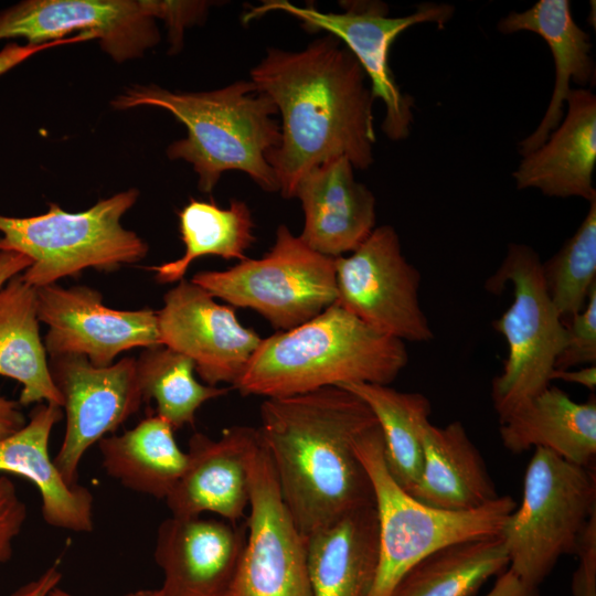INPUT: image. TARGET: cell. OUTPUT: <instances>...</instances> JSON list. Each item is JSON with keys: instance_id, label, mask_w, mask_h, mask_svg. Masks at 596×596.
Instances as JSON below:
<instances>
[{"instance_id": "1", "label": "cell", "mask_w": 596, "mask_h": 596, "mask_svg": "<svg viewBox=\"0 0 596 596\" xmlns=\"http://www.w3.org/2000/svg\"><path fill=\"white\" fill-rule=\"evenodd\" d=\"M251 81L281 114L280 142L267 161L285 199L295 198L300 180L332 159L348 158L356 169L372 164L374 97L339 39L328 34L298 52L268 49Z\"/></svg>"}, {"instance_id": "2", "label": "cell", "mask_w": 596, "mask_h": 596, "mask_svg": "<svg viewBox=\"0 0 596 596\" xmlns=\"http://www.w3.org/2000/svg\"><path fill=\"white\" fill-rule=\"evenodd\" d=\"M259 415L283 498L306 538L354 510L375 507L354 444L377 422L359 396L328 386L268 397Z\"/></svg>"}, {"instance_id": "3", "label": "cell", "mask_w": 596, "mask_h": 596, "mask_svg": "<svg viewBox=\"0 0 596 596\" xmlns=\"http://www.w3.org/2000/svg\"><path fill=\"white\" fill-rule=\"evenodd\" d=\"M407 363L405 342L336 301L302 324L262 339L233 387L268 398L352 383L390 385Z\"/></svg>"}, {"instance_id": "4", "label": "cell", "mask_w": 596, "mask_h": 596, "mask_svg": "<svg viewBox=\"0 0 596 596\" xmlns=\"http://www.w3.org/2000/svg\"><path fill=\"white\" fill-rule=\"evenodd\" d=\"M111 106L119 110L155 106L170 111L188 130L167 149L170 159L192 164L202 192L210 193L223 172L247 173L263 190L278 191L267 161L280 142L273 100L249 81L211 92H170L155 84L132 85Z\"/></svg>"}, {"instance_id": "5", "label": "cell", "mask_w": 596, "mask_h": 596, "mask_svg": "<svg viewBox=\"0 0 596 596\" xmlns=\"http://www.w3.org/2000/svg\"><path fill=\"white\" fill-rule=\"evenodd\" d=\"M354 449L372 482L379 523V563L369 596H390L406 571L440 547L499 536L517 507L510 496L468 511L439 510L419 502L392 478L379 425L360 436Z\"/></svg>"}, {"instance_id": "6", "label": "cell", "mask_w": 596, "mask_h": 596, "mask_svg": "<svg viewBox=\"0 0 596 596\" xmlns=\"http://www.w3.org/2000/svg\"><path fill=\"white\" fill-rule=\"evenodd\" d=\"M596 515L594 470L534 448L526 467L521 504L507 518L500 539L509 566L539 590L563 555L575 554Z\"/></svg>"}, {"instance_id": "7", "label": "cell", "mask_w": 596, "mask_h": 596, "mask_svg": "<svg viewBox=\"0 0 596 596\" xmlns=\"http://www.w3.org/2000/svg\"><path fill=\"white\" fill-rule=\"evenodd\" d=\"M138 194L136 189L126 190L77 213L50 203L47 212L36 216L0 215V251L21 253L31 259L20 276L34 288L77 276L86 268L113 272L139 262L146 257L148 245L120 223Z\"/></svg>"}, {"instance_id": "8", "label": "cell", "mask_w": 596, "mask_h": 596, "mask_svg": "<svg viewBox=\"0 0 596 596\" xmlns=\"http://www.w3.org/2000/svg\"><path fill=\"white\" fill-rule=\"evenodd\" d=\"M511 286L513 299L492 322L508 345L501 372L493 377L491 398L499 421L551 385L565 341V323L546 290L542 262L529 245L511 243L485 289L500 295Z\"/></svg>"}, {"instance_id": "9", "label": "cell", "mask_w": 596, "mask_h": 596, "mask_svg": "<svg viewBox=\"0 0 596 596\" xmlns=\"http://www.w3.org/2000/svg\"><path fill=\"white\" fill-rule=\"evenodd\" d=\"M191 280L233 308L256 311L278 331L318 316L338 297L334 258L311 249L284 224L263 257L199 272Z\"/></svg>"}, {"instance_id": "10", "label": "cell", "mask_w": 596, "mask_h": 596, "mask_svg": "<svg viewBox=\"0 0 596 596\" xmlns=\"http://www.w3.org/2000/svg\"><path fill=\"white\" fill-rule=\"evenodd\" d=\"M343 12L323 13L313 4L298 7L285 0H269L252 8L243 22L272 11H283L298 19L309 32L326 31L336 36L354 55L371 82V92L385 105L382 130L391 140L408 137L413 123L414 99L401 92L390 68L392 43L406 29L433 22L439 29L450 20L454 7L426 2L406 17L392 18L387 4L381 1H342Z\"/></svg>"}, {"instance_id": "11", "label": "cell", "mask_w": 596, "mask_h": 596, "mask_svg": "<svg viewBox=\"0 0 596 596\" xmlns=\"http://www.w3.org/2000/svg\"><path fill=\"white\" fill-rule=\"evenodd\" d=\"M248 510L243 552L224 596H311L306 536L285 503L260 433L249 456Z\"/></svg>"}, {"instance_id": "12", "label": "cell", "mask_w": 596, "mask_h": 596, "mask_svg": "<svg viewBox=\"0 0 596 596\" xmlns=\"http://www.w3.org/2000/svg\"><path fill=\"white\" fill-rule=\"evenodd\" d=\"M337 302L381 333L403 342H429L421 274L403 255L391 225L376 226L350 255L334 258Z\"/></svg>"}, {"instance_id": "13", "label": "cell", "mask_w": 596, "mask_h": 596, "mask_svg": "<svg viewBox=\"0 0 596 596\" xmlns=\"http://www.w3.org/2000/svg\"><path fill=\"white\" fill-rule=\"evenodd\" d=\"M49 366L66 413L64 438L53 460L73 486L86 450L115 432L143 402L136 359L96 366L83 355H60L52 356Z\"/></svg>"}, {"instance_id": "14", "label": "cell", "mask_w": 596, "mask_h": 596, "mask_svg": "<svg viewBox=\"0 0 596 596\" xmlns=\"http://www.w3.org/2000/svg\"><path fill=\"white\" fill-rule=\"evenodd\" d=\"M72 32L98 40L117 62L142 56L160 39L149 0H29L0 13V40L42 45Z\"/></svg>"}, {"instance_id": "15", "label": "cell", "mask_w": 596, "mask_h": 596, "mask_svg": "<svg viewBox=\"0 0 596 596\" xmlns=\"http://www.w3.org/2000/svg\"><path fill=\"white\" fill-rule=\"evenodd\" d=\"M36 289L38 318L47 326L44 347L50 356L83 355L108 366L124 351L161 345L157 312L116 310L86 286L51 284Z\"/></svg>"}, {"instance_id": "16", "label": "cell", "mask_w": 596, "mask_h": 596, "mask_svg": "<svg viewBox=\"0 0 596 596\" xmlns=\"http://www.w3.org/2000/svg\"><path fill=\"white\" fill-rule=\"evenodd\" d=\"M161 345L193 361L211 386L234 385L262 338L238 320L235 308L220 305L192 280L181 279L157 311Z\"/></svg>"}, {"instance_id": "17", "label": "cell", "mask_w": 596, "mask_h": 596, "mask_svg": "<svg viewBox=\"0 0 596 596\" xmlns=\"http://www.w3.org/2000/svg\"><path fill=\"white\" fill-rule=\"evenodd\" d=\"M246 534L235 523L175 517L158 529L155 560L166 596H224L235 575Z\"/></svg>"}, {"instance_id": "18", "label": "cell", "mask_w": 596, "mask_h": 596, "mask_svg": "<svg viewBox=\"0 0 596 596\" xmlns=\"http://www.w3.org/2000/svg\"><path fill=\"white\" fill-rule=\"evenodd\" d=\"M258 428L232 426L219 439L195 433L189 440L188 465L164 499L172 515L219 514L235 523L249 505V456Z\"/></svg>"}, {"instance_id": "19", "label": "cell", "mask_w": 596, "mask_h": 596, "mask_svg": "<svg viewBox=\"0 0 596 596\" xmlns=\"http://www.w3.org/2000/svg\"><path fill=\"white\" fill-rule=\"evenodd\" d=\"M295 198L305 217L299 236L322 255L336 258L352 253L376 227L375 198L355 180L348 158L312 169L300 180Z\"/></svg>"}, {"instance_id": "20", "label": "cell", "mask_w": 596, "mask_h": 596, "mask_svg": "<svg viewBox=\"0 0 596 596\" xmlns=\"http://www.w3.org/2000/svg\"><path fill=\"white\" fill-rule=\"evenodd\" d=\"M566 116L546 141L524 156L512 173L517 188L539 189L547 196L596 200V96L590 89L570 91Z\"/></svg>"}, {"instance_id": "21", "label": "cell", "mask_w": 596, "mask_h": 596, "mask_svg": "<svg viewBox=\"0 0 596 596\" xmlns=\"http://www.w3.org/2000/svg\"><path fill=\"white\" fill-rule=\"evenodd\" d=\"M62 417V407L38 404L21 429L0 440V473L23 477L38 488L47 524L87 533L94 530L93 494L78 483L68 485L49 454L51 432Z\"/></svg>"}, {"instance_id": "22", "label": "cell", "mask_w": 596, "mask_h": 596, "mask_svg": "<svg viewBox=\"0 0 596 596\" xmlns=\"http://www.w3.org/2000/svg\"><path fill=\"white\" fill-rule=\"evenodd\" d=\"M498 30L503 34L536 33L546 42L554 58L555 83L550 104L536 129L519 142L524 157L541 147L562 121L570 82L594 85L593 45L589 35L574 21L568 0H540L525 11H512L500 20Z\"/></svg>"}, {"instance_id": "23", "label": "cell", "mask_w": 596, "mask_h": 596, "mask_svg": "<svg viewBox=\"0 0 596 596\" xmlns=\"http://www.w3.org/2000/svg\"><path fill=\"white\" fill-rule=\"evenodd\" d=\"M423 461L409 494L446 511L480 508L499 494L485 460L459 421L444 427L427 421L422 426Z\"/></svg>"}, {"instance_id": "24", "label": "cell", "mask_w": 596, "mask_h": 596, "mask_svg": "<svg viewBox=\"0 0 596 596\" xmlns=\"http://www.w3.org/2000/svg\"><path fill=\"white\" fill-rule=\"evenodd\" d=\"M499 423L502 445L511 453L544 448L575 465L589 469L594 466V396L578 403L561 389L550 385Z\"/></svg>"}, {"instance_id": "25", "label": "cell", "mask_w": 596, "mask_h": 596, "mask_svg": "<svg viewBox=\"0 0 596 596\" xmlns=\"http://www.w3.org/2000/svg\"><path fill=\"white\" fill-rule=\"evenodd\" d=\"M311 596H369L379 563L375 507L354 510L306 538Z\"/></svg>"}, {"instance_id": "26", "label": "cell", "mask_w": 596, "mask_h": 596, "mask_svg": "<svg viewBox=\"0 0 596 596\" xmlns=\"http://www.w3.org/2000/svg\"><path fill=\"white\" fill-rule=\"evenodd\" d=\"M36 289L20 275L0 288V375L21 385L19 403L63 407L39 333Z\"/></svg>"}, {"instance_id": "27", "label": "cell", "mask_w": 596, "mask_h": 596, "mask_svg": "<svg viewBox=\"0 0 596 596\" xmlns=\"http://www.w3.org/2000/svg\"><path fill=\"white\" fill-rule=\"evenodd\" d=\"M173 433L156 414L121 435L104 437L98 441L103 468L130 490L166 499L188 465Z\"/></svg>"}, {"instance_id": "28", "label": "cell", "mask_w": 596, "mask_h": 596, "mask_svg": "<svg viewBox=\"0 0 596 596\" xmlns=\"http://www.w3.org/2000/svg\"><path fill=\"white\" fill-rule=\"evenodd\" d=\"M508 566L500 536L448 544L406 571L390 596H475Z\"/></svg>"}, {"instance_id": "29", "label": "cell", "mask_w": 596, "mask_h": 596, "mask_svg": "<svg viewBox=\"0 0 596 596\" xmlns=\"http://www.w3.org/2000/svg\"><path fill=\"white\" fill-rule=\"evenodd\" d=\"M341 387L359 396L374 414L386 467L396 483L409 493L422 471V426L429 421V400L422 393L401 392L384 384L352 383Z\"/></svg>"}, {"instance_id": "30", "label": "cell", "mask_w": 596, "mask_h": 596, "mask_svg": "<svg viewBox=\"0 0 596 596\" xmlns=\"http://www.w3.org/2000/svg\"><path fill=\"white\" fill-rule=\"evenodd\" d=\"M179 221L184 254L151 267L157 280L163 284L183 279L189 266L203 256L243 260L245 252L255 242L251 210L240 200H232L230 206L223 209L213 201L191 199L180 211Z\"/></svg>"}, {"instance_id": "31", "label": "cell", "mask_w": 596, "mask_h": 596, "mask_svg": "<svg viewBox=\"0 0 596 596\" xmlns=\"http://www.w3.org/2000/svg\"><path fill=\"white\" fill-rule=\"evenodd\" d=\"M136 364L143 401L155 400L157 415L174 430L192 425L206 401L228 393L226 387L200 383L193 361L164 345L146 348Z\"/></svg>"}, {"instance_id": "32", "label": "cell", "mask_w": 596, "mask_h": 596, "mask_svg": "<svg viewBox=\"0 0 596 596\" xmlns=\"http://www.w3.org/2000/svg\"><path fill=\"white\" fill-rule=\"evenodd\" d=\"M546 290L561 318L579 312L596 287V200L576 232L542 263Z\"/></svg>"}, {"instance_id": "33", "label": "cell", "mask_w": 596, "mask_h": 596, "mask_svg": "<svg viewBox=\"0 0 596 596\" xmlns=\"http://www.w3.org/2000/svg\"><path fill=\"white\" fill-rule=\"evenodd\" d=\"M565 341L555 369H571L596 363V287L584 308L564 321Z\"/></svg>"}, {"instance_id": "34", "label": "cell", "mask_w": 596, "mask_h": 596, "mask_svg": "<svg viewBox=\"0 0 596 596\" xmlns=\"http://www.w3.org/2000/svg\"><path fill=\"white\" fill-rule=\"evenodd\" d=\"M26 507L20 499L14 483L0 473V567L13 553V541L22 531Z\"/></svg>"}, {"instance_id": "35", "label": "cell", "mask_w": 596, "mask_h": 596, "mask_svg": "<svg viewBox=\"0 0 596 596\" xmlns=\"http://www.w3.org/2000/svg\"><path fill=\"white\" fill-rule=\"evenodd\" d=\"M153 18L162 19L169 29L172 52L182 45L187 26L200 22L209 3L205 1H151Z\"/></svg>"}, {"instance_id": "36", "label": "cell", "mask_w": 596, "mask_h": 596, "mask_svg": "<svg viewBox=\"0 0 596 596\" xmlns=\"http://www.w3.org/2000/svg\"><path fill=\"white\" fill-rule=\"evenodd\" d=\"M578 565L573 574V596H596V515L589 521L578 550Z\"/></svg>"}, {"instance_id": "37", "label": "cell", "mask_w": 596, "mask_h": 596, "mask_svg": "<svg viewBox=\"0 0 596 596\" xmlns=\"http://www.w3.org/2000/svg\"><path fill=\"white\" fill-rule=\"evenodd\" d=\"M71 40L64 39L42 45H18L15 43H10L0 52V75L42 50L56 45L73 43Z\"/></svg>"}, {"instance_id": "38", "label": "cell", "mask_w": 596, "mask_h": 596, "mask_svg": "<svg viewBox=\"0 0 596 596\" xmlns=\"http://www.w3.org/2000/svg\"><path fill=\"white\" fill-rule=\"evenodd\" d=\"M61 578L62 573L58 563L55 562L39 577L20 586L10 596H49L58 586Z\"/></svg>"}, {"instance_id": "39", "label": "cell", "mask_w": 596, "mask_h": 596, "mask_svg": "<svg viewBox=\"0 0 596 596\" xmlns=\"http://www.w3.org/2000/svg\"><path fill=\"white\" fill-rule=\"evenodd\" d=\"M26 424L17 402L0 393V440L9 437Z\"/></svg>"}, {"instance_id": "40", "label": "cell", "mask_w": 596, "mask_h": 596, "mask_svg": "<svg viewBox=\"0 0 596 596\" xmlns=\"http://www.w3.org/2000/svg\"><path fill=\"white\" fill-rule=\"evenodd\" d=\"M486 596H539V590L525 586L509 568L502 572Z\"/></svg>"}, {"instance_id": "41", "label": "cell", "mask_w": 596, "mask_h": 596, "mask_svg": "<svg viewBox=\"0 0 596 596\" xmlns=\"http://www.w3.org/2000/svg\"><path fill=\"white\" fill-rule=\"evenodd\" d=\"M31 264V259L21 253L0 251V288L11 278L24 272Z\"/></svg>"}, {"instance_id": "42", "label": "cell", "mask_w": 596, "mask_h": 596, "mask_svg": "<svg viewBox=\"0 0 596 596\" xmlns=\"http://www.w3.org/2000/svg\"><path fill=\"white\" fill-rule=\"evenodd\" d=\"M551 380H560L567 383L579 384L590 391L596 387V365H585L578 369H555Z\"/></svg>"}, {"instance_id": "43", "label": "cell", "mask_w": 596, "mask_h": 596, "mask_svg": "<svg viewBox=\"0 0 596 596\" xmlns=\"http://www.w3.org/2000/svg\"><path fill=\"white\" fill-rule=\"evenodd\" d=\"M49 596H75L67 590L62 589L61 587H55ZM125 596H166L160 588L158 589H141L136 590L129 594H126Z\"/></svg>"}]
</instances>
